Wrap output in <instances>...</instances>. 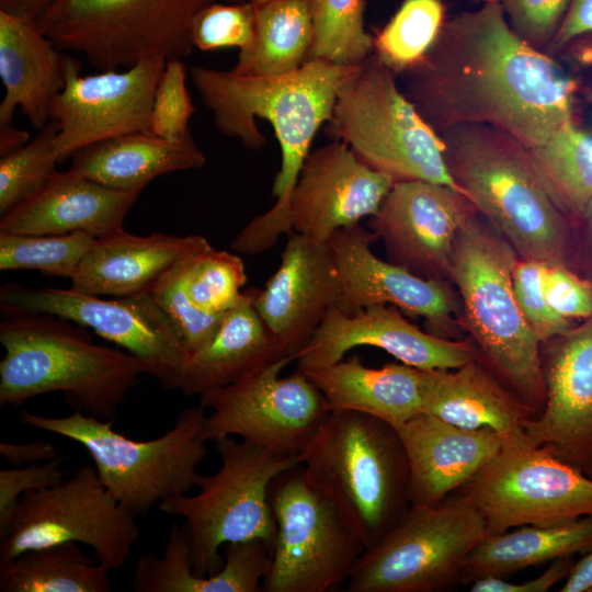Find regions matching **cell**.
Returning a JSON list of instances; mask_svg holds the SVG:
<instances>
[{
    "instance_id": "12",
    "label": "cell",
    "mask_w": 592,
    "mask_h": 592,
    "mask_svg": "<svg viewBox=\"0 0 592 592\" xmlns=\"http://www.w3.org/2000/svg\"><path fill=\"white\" fill-rule=\"evenodd\" d=\"M487 535L478 510L462 494L410 505L398 523L366 548L348 581L349 592H433L462 577Z\"/></svg>"
},
{
    "instance_id": "28",
    "label": "cell",
    "mask_w": 592,
    "mask_h": 592,
    "mask_svg": "<svg viewBox=\"0 0 592 592\" xmlns=\"http://www.w3.org/2000/svg\"><path fill=\"white\" fill-rule=\"evenodd\" d=\"M67 58L37 21L0 10V125L12 124L20 107L35 128H44L49 105L66 83Z\"/></svg>"
},
{
    "instance_id": "55",
    "label": "cell",
    "mask_w": 592,
    "mask_h": 592,
    "mask_svg": "<svg viewBox=\"0 0 592 592\" xmlns=\"http://www.w3.org/2000/svg\"><path fill=\"white\" fill-rule=\"evenodd\" d=\"M247 2H252V3H260V2H264V1H267V0H246Z\"/></svg>"
},
{
    "instance_id": "21",
    "label": "cell",
    "mask_w": 592,
    "mask_h": 592,
    "mask_svg": "<svg viewBox=\"0 0 592 592\" xmlns=\"http://www.w3.org/2000/svg\"><path fill=\"white\" fill-rule=\"evenodd\" d=\"M550 342L542 360L545 402L527 440L585 471L592 468V316Z\"/></svg>"
},
{
    "instance_id": "18",
    "label": "cell",
    "mask_w": 592,
    "mask_h": 592,
    "mask_svg": "<svg viewBox=\"0 0 592 592\" xmlns=\"http://www.w3.org/2000/svg\"><path fill=\"white\" fill-rule=\"evenodd\" d=\"M475 207L440 183L397 181L368 221L390 262L423 276L447 275L455 240Z\"/></svg>"
},
{
    "instance_id": "44",
    "label": "cell",
    "mask_w": 592,
    "mask_h": 592,
    "mask_svg": "<svg viewBox=\"0 0 592 592\" xmlns=\"http://www.w3.org/2000/svg\"><path fill=\"white\" fill-rule=\"evenodd\" d=\"M547 262L534 259L516 260L512 283L519 306L540 342H547L569 331L573 325L549 306L544 277Z\"/></svg>"
},
{
    "instance_id": "52",
    "label": "cell",
    "mask_w": 592,
    "mask_h": 592,
    "mask_svg": "<svg viewBox=\"0 0 592 592\" xmlns=\"http://www.w3.org/2000/svg\"><path fill=\"white\" fill-rule=\"evenodd\" d=\"M54 1L55 0H0V10L38 21Z\"/></svg>"
},
{
    "instance_id": "40",
    "label": "cell",
    "mask_w": 592,
    "mask_h": 592,
    "mask_svg": "<svg viewBox=\"0 0 592 592\" xmlns=\"http://www.w3.org/2000/svg\"><path fill=\"white\" fill-rule=\"evenodd\" d=\"M55 119L23 147L0 159V215L34 195L56 172Z\"/></svg>"
},
{
    "instance_id": "37",
    "label": "cell",
    "mask_w": 592,
    "mask_h": 592,
    "mask_svg": "<svg viewBox=\"0 0 592 592\" xmlns=\"http://www.w3.org/2000/svg\"><path fill=\"white\" fill-rule=\"evenodd\" d=\"M314 39L310 59L357 65L373 54L364 26V0H310Z\"/></svg>"
},
{
    "instance_id": "27",
    "label": "cell",
    "mask_w": 592,
    "mask_h": 592,
    "mask_svg": "<svg viewBox=\"0 0 592 592\" xmlns=\"http://www.w3.org/2000/svg\"><path fill=\"white\" fill-rule=\"evenodd\" d=\"M436 371L403 363L372 368L354 354L301 372L321 391L329 411H357L398 428L423 413Z\"/></svg>"
},
{
    "instance_id": "38",
    "label": "cell",
    "mask_w": 592,
    "mask_h": 592,
    "mask_svg": "<svg viewBox=\"0 0 592 592\" xmlns=\"http://www.w3.org/2000/svg\"><path fill=\"white\" fill-rule=\"evenodd\" d=\"M246 282V267L240 257L216 250L209 243L192 257L185 289L200 310L224 315L248 299L249 291L242 292Z\"/></svg>"
},
{
    "instance_id": "6",
    "label": "cell",
    "mask_w": 592,
    "mask_h": 592,
    "mask_svg": "<svg viewBox=\"0 0 592 592\" xmlns=\"http://www.w3.org/2000/svg\"><path fill=\"white\" fill-rule=\"evenodd\" d=\"M300 459L309 478L353 525L365 549L410 506L406 453L397 430L383 420L331 410Z\"/></svg>"
},
{
    "instance_id": "23",
    "label": "cell",
    "mask_w": 592,
    "mask_h": 592,
    "mask_svg": "<svg viewBox=\"0 0 592 592\" xmlns=\"http://www.w3.org/2000/svg\"><path fill=\"white\" fill-rule=\"evenodd\" d=\"M338 297L339 275L329 243L293 232L275 273L263 289L254 288L253 306L295 360Z\"/></svg>"
},
{
    "instance_id": "24",
    "label": "cell",
    "mask_w": 592,
    "mask_h": 592,
    "mask_svg": "<svg viewBox=\"0 0 592 592\" xmlns=\"http://www.w3.org/2000/svg\"><path fill=\"white\" fill-rule=\"evenodd\" d=\"M409 468L410 505H430L462 489L499 452L489 429L466 430L421 413L395 428Z\"/></svg>"
},
{
    "instance_id": "9",
    "label": "cell",
    "mask_w": 592,
    "mask_h": 592,
    "mask_svg": "<svg viewBox=\"0 0 592 592\" xmlns=\"http://www.w3.org/2000/svg\"><path fill=\"white\" fill-rule=\"evenodd\" d=\"M220 467L213 475L197 474L195 496H177L158 508L183 517L192 551L194 573L208 577L219 571L228 543L263 540L272 550L276 525L269 500L272 480L301 463L248 441L226 436L215 442Z\"/></svg>"
},
{
    "instance_id": "53",
    "label": "cell",
    "mask_w": 592,
    "mask_h": 592,
    "mask_svg": "<svg viewBox=\"0 0 592 592\" xmlns=\"http://www.w3.org/2000/svg\"><path fill=\"white\" fill-rule=\"evenodd\" d=\"M29 133L13 124L0 125V156L3 157L27 144Z\"/></svg>"
},
{
    "instance_id": "16",
    "label": "cell",
    "mask_w": 592,
    "mask_h": 592,
    "mask_svg": "<svg viewBox=\"0 0 592 592\" xmlns=\"http://www.w3.org/2000/svg\"><path fill=\"white\" fill-rule=\"evenodd\" d=\"M0 308L53 315L90 328L137 357L161 387L180 389L190 355L151 293L105 299L71 288L7 283L0 288Z\"/></svg>"
},
{
    "instance_id": "49",
    "label": "cell",
    "mask_w": 592,
    "mask_h": 592,
    "mask_svg": "<svg viewBox=\"0 0 592 592\" xmlns=\"http://www.w3.org/2000/svg\"><path fill=\"white\" fill-rule=\"evenodd\" d=\"M592 33V0H570L565 18L550 43L558 49L576 37Z\"/></svg>"
},
{
    "instance_id": "5",
    "label": "cell",
    "mask_w": 592,
    "mask_h": 592,
    "mask_svg": "<svg viewBox=\"0 0 592 592\" xmlns=\"http://www.w3.org/2000/svg\"><path fill=\"white\" fill-rule=\"evenodd\" d=\"M516 260L509 242L473 216L455 240L447 275L486 365L536 415L545 402L540 340L515 297Z\"/></svg>"
},
{
    "instance_id": "25",
    "label": "cell",
    "mask_w": 592,
    "mask_h": 592,
    "mask_svg": "<svg viewBox=\"0 0 592 592\" xmlns=\"http://www.w3.org/2000/svg\"><path fill=\"white\" fill-rule=\"evenodd\" d=\"M140 191L115 190L72 170L55 172L31 197L0 218V232L101 238L123 229Z\"/></svg>"
},
{
    "instance_id": "39",
    "label": "cell",
    "mask_w": 592,
    "mask_h": 592,
    "mask_svg": "<svg viewBox=\"0 0 592 592\" xmlns=\"http://www.w3.org/2000/svg\"><path fill=\"white\" fill-rule=\"evenodd\" d=\"M95 239L81 231L54 236L0 232V270H35L71 278Z\"/></svg>"
},
{
    "instance_id": "30",
    "label": "cell",
    "mask_w": 592,
    "mask_h": 592,
    "mask_svg": "<svg viewBox=\"0 0 592 592\" xmlns=\"http://www.w3.org/2000/svg\"><path fill=\"white\" fill-rule=\"evenodd\" d=\"M423 413L466 430L489 429L501 439L524 431L535 415L480 358L454 372H435Z\"/></svg>"
},
{
    "instance_id": "3",
    "label": "cell",
    "mask_w": 592,
    "mask_h": 592,
    "mask_svg": "<svg viewBox=\"0 0 592 592\" xmlns=\"http://www.w3.org/2000/svg\"><path fill=\"white\" fill-rule=\"evenodd\" d=\"M0 406L20 407L36 396L60 391L75 411L114 419L127 394L146 374L126 351L93 342L69 320L1 309Z\"/></svg>"
},
{
    "instance_id": "43",
    "label": "cell",
    "mask_w": 592,
    "mask_h": 592,
    "mask_svg": "<svg viewBox=\"0 0 592 592\" xmlns=\"http://www.w3.org/2000/svg\"><path fill=\"white\" fill-rule=\"evenodd\" d=\"M255 4H206L194 16L191 25L193 47L203 52L225 47L243 49L254 32Z\"/></svg>"
},
{
    "instance_id": "29",
    "label": "cell",
    "mask_w": 592,
    "mask_h": 592,
    "mask_svg": "<svg viewBox=\"0 0 592 592\" xmlns=\"http://www.w3.org/2000/svg\"><path fill=\"white\" fill-rule=\"evenodd\" d=\"M248 291V299L226 312L214 334L190 355L179 389L184 396H201L235 384L291 356L254 308V288Z\"/></svg>"
},
{
    "instance_id": "10",
    "label": "cell",
    "mask_w": 592,
    "mask_h": 592,
    "mask_svg": "<svg viewBox=\"0 0 592 592\" xmlns=\"http://www.w3.org/2000/svg\"><path fill=\"white\" fill-rule=\"evenodd\" d=\"M208 0H55L37 23L57 48L102 71L191 54V25Z\"/></svg>"
},
{
    "instance_id": "1",
    "label": "cell",
    "mask_w": 592,
    "mask_h": 592,
    "mask_svg": "<svg viewBox=\"0 0 592 592\" xmlns=\"http://www.w3.org/2000/svg\"><path fill=\"white\" fill-rule=\"evenodd\" d=\"M406 73V96L437 133L485 124L534 148L572 122L574 81L512 30L497 0L445 21Z\"/></svg>"
},
{
    "instance_id": "31",
    "label": "cell",
    "mask_w": 592,
    "mask_h": 592,
    "mask_svg": "<svg viewBox=\"0 0 592 592\" xmlns=\"http://www.w3.org/2000/svg\"><path fill=\"white\" fill-rule=\"evenodd\" d=\"M70 159L69 169L88 179L115 190L140 192L159 175L206 163L193 138L175 144L144 132L89 145Z\"/></svg>"
},
{
    "instance_id": "4",
    "label": "cell",
    "mask_w": 592,
    "mask_h": 592,
    "mask_svg": "<svg viewBox=\"0 0 592 592\" xmlns=\"http://www.w3.org/2000/svg\"><path fill=\"white\" fill-rule=\"evenodd\" d=\"M451 175L521 259L566 264L569 229L537 174L528 148L485 124L439 133Z\"/></svg>"
},
{
    "instance_id": "46",
    "label": "cell",
    "mask_w": 592,
    "mask_h": 592,
    "mask_svg": "<svg viewBox=\"0 0 592 592\" xmlns=\"http://www.w3.org/2000/svg\"><path fill=\"white\" fill-rule=\"evenodd\" d=\"M62 462V457H57L41 465L35 463L0 470V537L7 532L22 494L65 479Z\"/></svg>"
},
{
    "instance_id": "45",
    "label": "cell",
    "mask_w": 592,
    "mask_h": 592,
    "mask_svg": "<svg viewBox=\"0 0 592 592\" xmlns=\"http://www.w3.org/2000/svg\"><path fill=\"white\" fill-rule=\"evenodd\" d=\"M512 30L539 49L554 39L570 0H497Z\"/></svg>"
},
{
    "instance_id": "19",
    "label": "cell",
    "mask_w": 592,
    "mask_h": 592,
    "mask_svg": "<svg viewBox=\"0 0 592 592\" xmlns=\"http://www.w3.org/2000/svg\"><path fill=\"white\" fill-rule=\"evenodd\" d=\"M377 239L358 224L338 230L328 243L339 275L335 308L355 314L375 305H390L422 317L431 333L444 338L456 327V303L451 288L441 280L420 276L407 267L384 261L371 250Z\"/></svg>"
},
{
    "instance_id": "14",
    "label": "cell",
    "mask_w": 592,
    "mask_h": 592,
    "mask_svg": "<svg viewBox=\"0 0 592 592\" xmlns=\"http://www.w3.org/2000/svg\"><path fill=\"white\" fill-rule=\"evenodd\" d=\"M136 517L103 486L94 466L82 465L68 479L21 496L0 537V561L72 542L91 547L110 570L118 569L140 537Z\"/></svg>"
},
{
    "instance_id": "13",
    "label": "cell",
    "mask_w": 592,
    "mask_h": 592,
    "mask_svg": "<svg viewBox=\"0 0 592 592\" xmlns=\"http://www.w3.org/2000/svg\"><path fill=\"white\" fill-rule=\"evenodd\" d=\"M462 489L487 534L592 516V476L532 444L524 431L502 439L496 456Z\"/></svg>"
},
{
    "instance_id": "36",
    "label": "cell",
    "mask_w": 592,
    "mask_h": 592,
    "mask_svg": "<svg viewBox=\"0 0 592 592\" xmlns=\"http://www.w3.org/2000/svg\"><path fill=\"white\" fill-rule=\"evenodd\" d=\"M441 0H405L373 37V54L395 73L417 65L435 42L445 20Z\"/></svg>"
},
{
    "instance_id": "7",
    "label": "cell",
    "mask_w": 592,
    "mask_h": 592,
    "mask_svg": "<svg viewBox=\"0 0 592 592\" xmlns=\"http://www.w3.org/2000/svg\"><path fill=\"white\" fill-rule=\"evenodd\" d=\"M205 415L202 407L186 408L173 428L148 441L117 432L114 419L102 420L80 411L57 418L22 411L20 422L82 445L103 486L138 516L168 499L187 494L195 486L197 467L207 455V442L202 436Z\"/></svg>"
},
{
    "instance_id": "2",
    "label": "cell",
    "mask_w": 592,
    "mask_h": 592,
    "mask_svg": "<svg viewBox=\"0 0 592 592\" xmlns=\"http://www.w3.org/2000/svg\"><path fill=\"white\" fill-rule=\"evenodd\" d=\"M360 65L310 59L293 72L271 77L242 76L203 66L190 69L193 86L223 135L239 139L250 150H259L265 144L255 123V117H260L272 125L281 147V168L272 186L275 204L235 237L230 244L234 251L262 253L281 235L293 234L289 201L299 171L315 135L331 117L340 89Z\"/></svg>"
},
{
    "instance_id": "20",
    "label": "cell",
    "mask_w": 592,
    "mask_h": 592,
    "mask_svg": "<svg viewBox=\"0 0 592 592\" xmlns=\"http://www.w3.org/2000/svg\"><path fill=\"white\" fill-rule=\"evenodd\" d=\"M395 180L376 171L339 140L310 150L289 201L293 232L328 242L338 230L375 215Z\"/></svg>"
},
{
    "instance_id": "32",
    "label": "cell",
    "mask_w": 592,
    "mask_h": 592,
    "mask_svg": "<svg viewBox=\"0 0 592 592\" xmlns=\"http://www.w3.org/2000/svg\"><path fill=\"white\" fill-rule=\"evenodd\" d=\"M592 550V516L557 525H525L487 534L469 554L462 577L502 578L532 566Z\"/></svg>"
},
{
    "instance_id": "33",
    "label": "cell",
    "mask_w": 592,
    "mask_h": 592,
    "mask_svg": "<svg viewBox=\"0 0 592 592\" xmlns=\"http://www.w3.org/2000/svg\"><path fill=\"white\" fill-rule=\"evenodd\" d=\"M255 4L254 32L240 49L234 72L271 77L293 72L309 60L314 39L310 0H267Z\"/></svg>"
},
{
    "instance_id": "22",
    "label": "cell",
    "mask_w": 592,
    "mask_h": 592,
    "mask_svg": "<svg viewBox=\"0 0 592 592\" xmlns=\"http://www.w3.org/2000/svg\"><path fill=\"white\" fill-rule=\"evenodd\" d=\"M361 345L382 349L403 364L428 371L456 369L480 357L471 343L424 332L394 306L375 305L355 314L332 307L296 355L297 369L331 365Z\"/></svg>"
},
{
    "instance_id": "26",
    "label": "cell",
    "mask_w": 592,
    "mask_h": 592,
    "mask_svg": "<svg viewBox=\"0 0 592 592\" xmlns=\"http://www.w3.org/2000/svg\"><path fill=\"white\" fill-rule=\"evenodd\" d=\"M207 240L124 229L96 238L70 278V288L87 295L128 297L150 293L158 281Z\"/></svg>"
},
{
    "instance_id": "48",
    "label": "cell",
    "mask_w": 592,
    "mask_h": 592,
    "mask_svg": "<svg viewBox=\"0 0 592 592\" xmlns=\"http://www.w3.org/2000/svg\"><path fill=\"white\" fill-rule=\"evenodd\" d=\"M573 556L551 561L550 566L536 578L513 583L497 577H486L475 580L471 592H545L563 579H567L572 567Z\"/></svg>"
},
{
    "instance_id": "57",
    "label": "cell",
    "mask_w": 592,
    "mask_h": 592,
    "mask_svg": "<svg viewBox=\"0 0 592 592\" xmlns=\"http://www.w3.org/2000/svg\"><path fill=\"white\" fill-rule=\"evenodd\" d=\"M477 1H486V0H477Z\"/></svg>"
},
{
    "instance_id": "11",
    "label": "cell",
    "mask_w": 592,
    "mask_h": 592,
    "mask_svg": "<svg viewBox=\"0 0 592 592\" xmlns=\"http://www.w3.org/2000/svg\"><path fill=\"white\" fill-rule=\"evenodd\" d=\"M269 500L276 537L262 592H327L346 582L365 545L301 463L272 480Z\"/></svg>"
},
{
    "instance_id": "41",
    "label": "cell",
    "mask_w": 592,
    "mask_h": 592,
    "mask_svg": "<svg viewBox=\"0 0 592 592\" xmlns=\"http://www.w3.org/2000/svg\"><path fill=\"white\" fill-rule=\"evenodd\" d=\"M208 244L206 241L181 259L150 292L171 321L189 355L214 334L225 315H209L200 310L191 301L185 289V275L192 257Z\"/></svg>"
},
{
    "instance_id": "47",
    "label": "cell",
    "mask_w": 592,
    "mask_h": 592,
    "mask_svg": "<svg viewBox=\"0 0 592 592\" xmlns=\"http://www.w3.org/2000/svg\"><path fill=\"white\" fill-rule=\"evenodd\" d=\"M544 289L554 311L572 321L592 316V285L566 264L547 263Z\"/></svg>"
},
{
    "instance_id": "34",
    "label": "cell",
    "mask_w": 592,
    "mask_h": 592,
    "mask_svg": "<svg viewBox=\"0 0 592 592\" xmlns=\"http://www.w3.org/2000/svg\"><path fill=\"white\" fill-rule=\"evenodd\" d=\"M110 569L78 543H61L0 561L1 592H110Z\"/></svg>"
},
{
    "instance_id": "8",
    "label": "cell",
    "mask_w": 592,
    "mask_h": 592,
    "mask_svg": "<svg viewBox=\"0 0 592 592\" xmlns=\"http://www.w3.org/2000/svg\"><path fill=\"white\" fill-rule=\"evenodd\" d=\"M395 75L369 55L340 89L325 134L395 182L429 181L464 194L448 170L441 136L399 90Z\"/></svg>"
},
{
    "instance_id": "51",
    "label": "cell",
    "mask_w": 592,
    "mask_h": 592,
    "mask_svg": "<svg viewBox=\"0 0 592 592\" xmlns=\"http://www.w3.org/2000/svg\"><path fill=\"white\" fill-rule=\"evenodd\" d=\"M560 591H592V550L587 553L578 562H574Z\"/></svg>"
},
{
    "instance_id": "56",
    "label": "cell",
    "mask_w": 592,
    "mask_h": 592,
    "mask_svg": "<svg viewBox=\"0 0 592 592\" xmlns=\"http://www.w3.org/2000/svg\"><path fill=\"white\" fill-rule=\"evenodd\" d=\"M588 474L592 476V468H591V470H590Z\"/></svg>"
},
{
    "instance_id": "42",
    "label": "cell",
    "mask_w": 592,
    "mask_h": 592,
    "mask_svg": "<svg viewBox=\"0 0 592 592\" xmlns=\"http://www.w3.org/2000/svg\"><path fill=\"white\" fill-rule=\"evenodd\" d=\"M194 112L185 65L181 59L167 60L153 96L151 133L171 143H184L193 138L189 123Z\"/></svg>"
},
{
    "instance_id": "17",
    "label": "cell",
    "mask_w": 592,
    "mask_h": 592,
    "mask_svg": "<svg viewBox=\"0 0 592 592\" xmlns=\"http://www.w3.org/2000/svg\"><path fill=\"white\" fill-rule=\"evenodd\" d=\"M164 58H149L125 71L109 70L80 77L81 62L68 56L66 83L49 105L58 123V163L89 145L125 134L151 133L156 88Z\"/></svg>"
},
{
    "instance_id": "54",
    "label": "cell",
    "mask_w": 592,
    "mask_h": 592,
    "mask_svg": "<svg viewBox=\"0 0 592 592\" xmlns=\"http://www.w3.org/2000/svg\"><path fill=\"white\" fill-rule=\"evenodd\" d=\"M580 218L583 221L587 248L592 261V198L588 203Z\"/></svg>"
},
{
    "instance_id": "50",
    "label": "cell",
    "mask_w": 592,
    "mask_h": 592,
    "mask_svg": "<svg viewBox=\"0 0 592 592\" xmlns=\"http://www.w3.org/2000/svg\"><path fill=\"white\" fill-rule=\"evenodd\" d=\"M0 454L14 466L35 464L59 457L56 447L44 440H35L23 444L1 442Z\"/></svg>"
},
{
    "instance_id": "58",
    "label": "cell",
    "mask_w": 592,
    "mask_h": 592,
    "mask_svg": "<svg viewBox=\"0 0 592 592\" xmlns=\"http://www.w3.org/2000/svg\"><path fill=\"white\" fill-rule=\"evenodd\" d=\"M592 592V591H591Z\"/></svg>"
},
{
    "instance_id": "15",
    "label": "cell",
    "mask_w": 592,
    "mask_h": 592,
    "mask_svg": "<svg viewBox=\"0 0 592 592\" xmlns=\"http://www.w3.org/2000/svg\"><path fill=\"white\" fill-rule=\"evenodd\" d=\"M294 357L284 356L243 379L200 396L202 436L242 440L284 456H300L329 413L317 386L299 369L281 377Z\"/></svg>"
},
{
    "instance_id": "35",
    "label": "cell",
    "mask_w": 592,
    "mask_h": 592,
    "mask_svg": "<svg viewBox=\"0 0 592 592\" xmlns=\"http://www.w3.org/2000/svg\"><path fill=\"white\" fill-rule=\"evenodd\" d=\"M528 151L555 203L562 212L581 217L592 198V134L570 122Z\"/></svg>"
}]
</instances>
